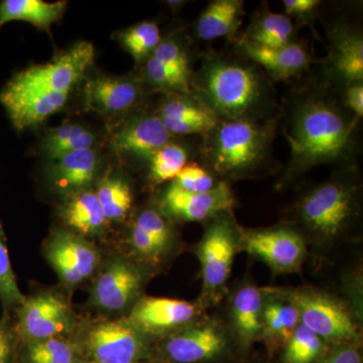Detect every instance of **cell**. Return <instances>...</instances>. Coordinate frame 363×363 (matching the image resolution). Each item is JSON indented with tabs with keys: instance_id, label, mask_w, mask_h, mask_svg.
I'll use <instances>...</instances> for the list:
<instances>
[{
	"instance_id": "12",
	"label": "cell",
	"mask_w": 363,
	"mask_h": 363,
	"mask_svg": "<svg viewBox=\"0 0 363 363\" xmlns=\"http://www.w3.org/2000/svg\"><path fill=\"white\" fill-rule=\"evenodd\" d=\"M243 247L277 271L296 269L305 252L301 236L286 228L264 229L247 233L243 238Z\"/></svg>"
},
{
	"instance_id": "3",
	"label": "cell",
	"mask_w": 363,
	"mask_h": 363,
	"mask_svg": "<svg viewBox=\"0 0 363 363\" xmlns=\"http://www.w3.org/2000/svg\"><path fill=\"white\" fill-rule=\"evenodd\" d=\"M276 130V119L219 121L204 136L202 156L208 171L227 178H245L269 168L274 157Z\"/></svg>"
},
{
	"instance_id": "19",
	"label": "cell",
	"mask_w": 363,
	"mask_h": 363,
	"mask_svg": "<svg viewBox=\"0 0 363 363\" xmlns=\"http://www.w3.org/2000/svg\"><path fill=\"white\" fill-rule=\"evenodd\" d=\"M195 314V306L186 301L145 298L133 308L130 322L138 330L162 332L188 323Z\"/></svg>"
},
{
	"instance_id": "42",
	"label": "cell",
	"mask_w": 363,
	"mask_h": 363,
	"mask_svg": "<svg viewBox=\"0 0 363 363\" xmlns=\"http://www.w3.org/2000/svg\"><path fill=\"white\" fill-rule=\"evenodd\" d=\"M13 340L6 322H0V363H11Z\"/></svg>"
},
{
	"instance_id": "21",
	"label": "cell",
	"mask_w": 363,
	"mask_h": 363,
	"mask_svg": "<svg viewBox=\"0 0 363 363\" xmlns=\"http://www.w3.org/2000/svg\"><path fill=\"white\" fill-rule=\"evenodd\" d=\"M98 162L93 149L71 152L52 162L50 181L59 192L71 195L81 192L94 180Z\"/></svg>"
},
{
	"instance_id": "38",
	"label": "cell",
	"mask_w": 363,
	"mask_h": 363,
	"mask_svg": "<svg viewBox=\"0 0 363 363\" xmlns=\"http://www.w3.org/2000/svg\"><path fill=\"white\" fill-rule=\"evenodd\" d=\"M145 77L150 84L164 90L174 91L181 94H190L191 85L184 82L180 78L174 75L157 60L150 57L145 67Z\"/></svg>"
},
{
	"instance_id": "16",
	"label": "cell",
	"mask_w": 363,
	"mask_h": 363,
	"mask_svg": "<svg viewBox=\"0 0 363 363\" xmlns=\"http://www.w3.org/2000/svg\"><path fill=\"white\" fill-rule=\"evenodd\" d=\"M159 118L169 135H201L211 133L219 118L197 97L175 95L162 102Z\"/></svg>"
},
{
	"instance_id": "25",
	"label": "cell",
	"mask_w": 363,
	"mask_h": 363,
	"mask_svg": "<svg viewBox=\"0 0 363 363\" xmlns=\"http://www.w3.org/2000/svg\"><path fill=\"white\" fill-rule=\"evenodd\" d=\"M295 33V26L289 16L267 11L253 18L241 40L259 47L277 49L296 42Z\"/></svg>"
},
{
	"instance_id": "10",
	"label": "cell",
	"mask_w": 363,
	"mask_h": 363,
	"mask_svg": "<svg viewBox=\"0 0 363 363\" xmlns=\"http://www.w3.org/2000/svg\"><path fill=\"white\" fill-rule=\"evenodd\" d=\"M294 307L301 324L320 338L339 341L354 337L355 327L350 315L330 298L315 294H297L294 296Z\"/></svg>"
},
{
	"instance_id": "2",
	"label": "cell",
	"mask_w": 363,
	"mask_h": 363,
	"mask_svg": "<svg viewBox=\"0 0 363 363\" xmlns=\"http://www.w3.org/2000/svg\"><path fill=\"white\" fill-rule=\"evenodd\" d=\"M196 97L219 121H272L278 104L271 83L250 60L209 54L194 78Z\"/></svg>"
},
{
	"instance_id": "15",
	"label": "cell",
	"mask_w": 363,
	"mask_h": 363,
	"mask_svg": "<svg viewBox=\"0 0 363 363\" xmlns=\"http://www.w3.org/2000/svg\"><path fill=\"white\" fill-rule=\"evenodd\" d=\"M240 54L259 67L274 80H288L304 73L312 63L311 55L305 45L296 42L285 47L269 49L240 40Z\"/></svg>"
},
{
	"instance_id": "41",
	"label": "cell",
	"mask_w": 363,
	"mask_h": 363,
	"mask_svg": "<svg viewBox=\"0 0 363 363\" xmlns=\"http://www.w3.org/2000/svg\"><path fill=\"white\" fill-rule=\"evenodd\" d=\"M342 96H341V105L357 116L362 119L363 116V81L362 82L350 83L343 85Z\"/></svg>"
},
{
	"instance_id": "7",
	"label": "cell",
	"mask_w": 363,
	"mask_h": 363,
	"mask_svg": "<svg viewBox=\"0 0 363 363\" xmlns=\"http://www.w3.org/2000/svg\"><path fill=\"white\" fill-rule=\"evenodd\" d=\"M20 327L26 338L39 341L70 331L74 317L69 305L54 294H40L21 304Z\"/></svg>"
},
{
	"instance_id": "4",
	"label": "cell",
	"mask_w": 363,
	"mask_h": 363,
	"mask_svg": "<svg viewBox=\"0 0 363 363\" xmlns=\"http://www.w3.org/2000/svg\"><path fill=\"white\" fill-rule=\"evenodd\" d=\"M298 210L309 230L321 238H336L354 217L357 189L346 179H332L307 193Z\"/></svg>"
},
{
	"instance_id": "28",
	"label": "cell",
	"mask_w": 363,
	"mask_h": 363,
	"mask_svg": "<svg viewBox=\"0 0 363 363\" xmlns=\"http://www.w3.org/2000/svg\"><path fill=\"white\" fill-rule=\"evenodd\" d=\"M233 321L241 337L252 340L264 329L262 302L259 291L255 286H245L234 297Z\"/></svg>"
},
{
	"instance_id": "29",
	"label": "cell",
	"mask_w": 363,
	"mask_h": 363,
	"mask_svg": "<svg viewBox=\"0 0 363 363\" xmlns=\"http://www.w3.org/2000/svg\"><path fill=\"white\" fill-rule=\"evenodd\" d=\"M95 194L106 221L121 220L133 206L130 185L118 177L104 179Z\"/></svg>"
},
{
	"instance_id": "22",
	"label": "cell",
	"mask_w": 363,
	"mask_h": 363,
	"mask_svg": "<svg viewBox=\"0 0 363 363\" xmlns=\"http://www.w3.org/2000/svg\"><path fill=\"white\" fill-rule=\"evenodd\" d=\"M140 91L133 81L123 78L97 77L86 86V101L104 113H118L138 102Z\"/></svg>"
},
{
	"instance_id": "31",
	"label": "cell",
	"mask_w": 363,
	"mask_h": 363,
	"mask_svg": "<svg viewBox=\"0 0 363 363\" xmlns=\"http://www.w3.org/2000/svg\"><path fill=\"white\" fill-rule=\"evenodd\" d=\"M187 162L188 152L186 147L169 142L157 150L150 159V177L157 183L175 180Z\"/></svg>"
},
{
	"instance_id": "18",
	"label": "cell",
	"mask_w": 363,
	"mask_h": 363,
	"mask_svg": "<svg viewBox=\"0 0 363 363\" xmlns=\"http://www.w3.org/2000/svg\"><path fill=\"white\" fill-rule=\"evenodd\" d=\"M331 74L342 85L363 81V38L357 28L333 26L329 33Z\"/></svg>"
},
{
	"instance_id": "11",
	"label": "cell",
	"mask_w": 363,
	"mask_h": 363,
	"mask_svg": "<svg viewBox=\"0 0 363 363\" xmlns=\"http://www.w3.org/2000/svg\"><path fill=\"white\" fill-rule=\"evenodd\" d=\"M171 135L157 116L143 114L121 126L111 138L117 154L138 162H149L161 147L169 143Z\"/></svg>"
},
{
	"instance_id": "9",
	"label": "cell",
	"mask_w": 363,
	"mask_h": 363,
	"mask_svg": "<svg viewBox=\"0 0 363 363\" xmlns=\"http://www.w3.org/2000/svg\"><path fill=\"white\" fill-rule=\"evenodd\" d=\"M234 197L226 182L206 193H191L172 184L162 198V208L167 214L184 221H203L228 212Z\"/></svg>"
},
{
	"instance_id": "20",
	"label": "cell",
	"mask_w": 363,
	"mask_h": 363,
	"mask_svg": "<svg viewBox=\"0 0 363 363\" xmlns=\"http://www.w3.org/2000/svg\"><path fill=\"white\" fill-rule=\"evenodd\" d=\"M225 348V338L214 325L204 324L179 332L169 339L166 350L177 363H197L211 359Z\"/></svg>"
},
{
	"instance_id": "30",
	"label": "cell",
	"mask_w": 363,
	"mask_h": 363,
	"mask_svg": "<svg viewBox=\"0 0 363 363\" xmlns=\"http://www.w3.org/2000/svg\"><path fill=\"white\" fill-rule=\"evenodd\" d=\"M121 45L136 62H143L152 56L161 43L159 26L152 21H143L121 33Z\"/></svg>"
},
{
	"instance_id": "5",
	"label": "cell",
	"mask_w": 363,
	"mask_h": 363,
	"mask_svg": "<svg viewBox=\"0 0 363 363\" xmlns=\"http://www.w3.org/2000/svg\"><path fill=\"white\" fill-rule=\"evenodd\" d=\"M94 54L92 44L78 43L49 63L21 71L6 86L20 90L70 92L92 65Z\"/></svg>"
},
{
	"instance_id": "23",
	"label": "cell",
	"mask_w": 363,
	"mask_h": 363,
	"mask_svg": "<svg viewBox=\"0 0 363 363\" xmlns=\"http://www.w3.org/2000/svg\"><path fill=\"white\" fill-rule=\"evenodd\" d=\"M243 16L245 2L241 0H214L200 14L196 35L202 40L231 38L240 28Z\"/></svg>"
},
{
	"instance_id": "34",
	"label": "cell",
	"mask_w": 363,
	"mask_h": 363,
	"mask_svg": "<svg viewBox=\"0 0 363 363\" xmlns=\"http://www.w3.org/2000/svg\"><path fill=\"white\" fill-rule=\"evenodd\" d=\"M298 313L294 306L272 303L262 311V323L274 335L288 340L298 325Z\"/></svg>"
},
{
	"instance_id": "35",
	"label": "cell",
	"mask_w": 363,
	"mask_h": 363,
	"mask_svg": "<svg viewBox=\"0 0 363 363\" xmlns=\"http://www.w3.org/2000/svg\"><path fill=\"white\" fill-rule=\"evenodd\" d=\"M152 58L166 67L174 75L191 85L190 70L187 54L183 48L174 40H161L152 52Z\"/></svg>"
},
{
	"instance_id": "40",
	"label": "cell",
	"mask_w": 363,
	"mask_h": 363,
	"mask_svg": "<svg viewBox=\"0 0 363 363\" xmlns=\"http://www.w3.org/2000/svg\"><path fill=\"white\" fill-rule=\"evenodd\" d=\"M320 6L321 2L318 0H284V14L291 20L294 18L298 21H310Z\"/></svg>"
},
{
	"instance_id": "14",
	"label": "cell",
	"mask_w": 363,
	"mask_h": 363,
	"mask_svg": "<svg viewBox=\"0 0 363 363\" xmlns=\"http://www.w3.org/2000/svg\"><path fill=\"white\" fill-rule=\"evenodd\" d=\"M70 92L13 89L6 86L0 101L18 130L32 128L63 108Z\"/></svg>"
},
{
	"instance_id": "39",
	"label": "cell",
	"mask_w": 363,
	"mask_h": 363,
	"mask_svg": "<svg viewBox=\"0 0 363 363\" xmlns=\"http://www.w3.org/2000/svg\"><path fill=\"white\" fill-rule=\"evenodd\" d=\"M135 224L149 234L162 248V252L168 247L171 233H169L168 223L161 214L154 210H145L138 216Z\"/></svg>"
},
{
	"instance_id": "33",
	"label": "cell",
	"mask_w": 363,
	"mask_h": 363,
	"mask_svg": "<svg viewBox=\"0 0 363 363\" xmlns=\"http://www.w3.org/2000/svg\"><path fill=\"white\" fill-rule=\"evenodd\" d=\"M28 360L30 363H73L74 350L62 339H44L28 346Z\"/></svg>"
},
{
	"instance_id": "32",
	"label": "cell",
	"mask_w": 363,
	"mask_h": 363,
	"mask_svg": "<svg viewBox=\"0 0 363 363\" xmlns=\"http://www.w3.org/2000/svg\"><path fill=\"white\" fill-rule=\"evenodd\" d=\"M288 341L286 363H312L319 357L323 347L322 339L302 324L298 325Z\"/></svg>"
},
{
	"instance_id": "26",
	"label": "cell",
	"mask_w": 363,
	"mask_h": 363,
	"mask_svg": "<svg viewBox=\"0 0 363 363\" xmlns=\"http://www.w3.org/2000/svg\"><path fill=\"white\" fill-rule=\"evenodd\" d=\"M62 216L67 225L83 235L99 233L106 222L96 194L89 191L72 195L64 205Z\"/></svg>"
},
{
	"instance_id": "13",
	"label": "cell",
	"mask_w": 363,
	"mask_h": 363,
	"mask_svg": "<svg viewBox=\"0 0 363 363\" xmlns=\"http://www.w3.org/2000/svg\"><path fill=\"white\" fill-rule=\"evenodd\" d=\"M89 346L97 363H135L142 352L143 342L130 322L112 321L92 329Z\"/></svg>"
},
{
	"instance_id": "24",
	"label": "cell",
	"mask_w": 363,
	"mask_h": 363,
	"mask_svg": "<svg viewBox=\"0 0 363 363\" xmlns=\"http://www.w3.org/2000/svg\"><path fill=\"white\" fill-rule=\"evenodd\" d=\"M66 1L47 2L43 0H4L0 2V28L11 21L32 23L42 30H49L61 18Z\"/></svg>"
},
{
	"instance_id": "37",
	"label": "cell",
	"mask_w": 363,
	"mask_h": 363,
	"mask_svg": "<svg viewBox=\"0 0 363 363\" xmlns=\"http://www.w3.org/2000/svg\"><path fill=\"white\" fill-rule=\"evenodd\" d=\"M173 183L187 192L206 193L213 190L219 182L205 167L192 162L182 169Z\"/></svg>"
},
{
	"instance_id": "27",
	"label": "cell",
	"mask_w": 363,
	"mask_h": 363,
	"mask_svg": "<svg viewBox=\"0 0 363 363\" xmlns=\"http://www.w3.org/2000/svg\"><path fill=\"white\" fill-rule=\"evenodd\" d=\"M95 136L80 124L67 123L50 130L43 142V152L52 162L71 152L93 149Z\"/></svg>"
},
{
	"instance_id": "43",
	"label": "cell",
	"mask_w": 363,
	"mask_h": 363,
	"mask_svg": "<svg viewBox=\"0 0 363 363\" xmlns=\"http://www.w3.org/2000/svg\"><path fill=\"white\" fill-rule=\"evenodd\" d=\"M319 363H362V357L354 348H340Z\"/></svg>"
},
{
	"instance_id": "6",
	"label": "cell",
	"mask_w": 363,
	"mask_h": 363,
	"mask_svg": "<svg viewBox=\"0 0 363 363\" xmlns=\"http://www.w3.org/2000/svg\"><path fill=\"white\" fill-rule=\"evenodd\" d=\"M226 212L214 217L199 245L204 288L210 292L219 290L226 283L235 255V229Z\"/></svg>"
},
{
	"instance_id": "1",
	"label": "cell",
	"mask_w": 363,
	"mask_h": 363,
	"mask_svg": "<svg viewBox=\"0 0 363 363\" xmlns=\"http://www.w3.org/2000/svg\"><path fill=\"white\" fill-rule=\"evenodd\" d=\"M358 121L325 89L298 92L284 130L291 149L285 180L320 164L350 162Z\"/></svg>"
},
{
	"instance_id": "8",
	"label": "cell",
	"mask_w": 363,
	"mask_h": 363,
	"mask_svg": "<svg viewBox=\"0 0 363 363\" xmlns=\"http://www.w3.org/2000/svg\"><path fill=\"white\" fill-rule=\"evenodd\" d=\"M50 264L60 279L68 285L81 283L93 274L98 264V252L89 241L77 234L58 230L45 247Z\"/></svg>"
},
{
	"instance_id": "36",
	"label": "cell",
	"mask_w": 363,
	"mask_h": 363,
	"mask_svg": "<svg viewBox=\"0 0 363 363\" xmlns=\"http://www.w3.org/2000/svg\"><path fill=\"white\" fill-rule=\"evenodd\" d=\"M25 300L16 283L9 252L6 238L0 225V301L6 306L21 304Z\"/></svg>"
},
{
	"instance_id": "17",
	"label": "cell",
	"mask_w": 363,
	"mask_h": 363,
	"mask_svg": "<svg viewBox=\"0 0 363 363\" xmlns=\"http://www.w3.org/2000/svg\"><path fill=\"white\" fill-rule=\"evenodd\" d=\"M142 277L133 264L116 259L105 266L93 289V300L109 311L123 309L140 290Z\"/></svg>"
}]
</instances>
